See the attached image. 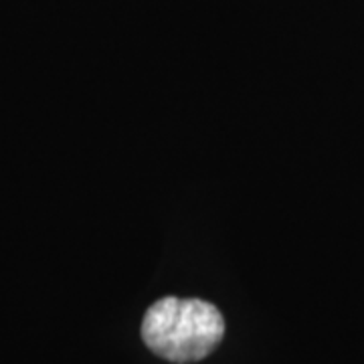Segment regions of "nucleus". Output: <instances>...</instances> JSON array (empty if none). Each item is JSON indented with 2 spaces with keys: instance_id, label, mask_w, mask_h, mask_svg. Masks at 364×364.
I'll return each instance as SVG.
<instances>
[{
  "instance_id": "nucleus-1",
  "label": "nucleus",
  "mask_w": 364,
  "mask_h": 364,
  "mask_svg": "<svg viewBox=\"0 0 364 364\" xmlns=\"http://www.w3.org/2000/svg\"><path fill=\"white\" fill-rule=\"evenodd\" d=\"M225 336V320L217 306L205 299L168 296L148 308L142 338L156 356L170 363H196L207 358Z\"/></svg>"
}]
</instances>
